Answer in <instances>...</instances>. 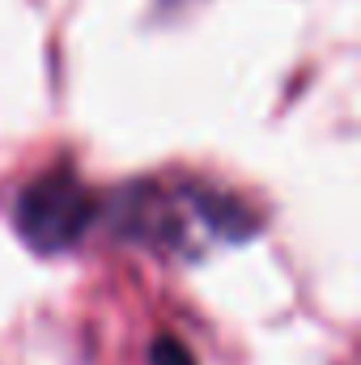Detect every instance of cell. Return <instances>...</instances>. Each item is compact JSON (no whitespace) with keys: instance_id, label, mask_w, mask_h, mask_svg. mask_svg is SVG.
Returning <instances> with one entry per match:
<instances>
[{"instance_id":"obj_2","label":"cell","mask_w":361,"mask_h":365,"mask_svg":"<svg viewBox=\"0 0 361 365\" xmlns=\"http://www.w3.org/2000/svg\"><path fill=\"white\" fill-rule=\"evenodd\" d=\"M149 361H153V365H195V361H191V353L183 349L175 336H158V340H153V349H149Z\"/></svg>"},{"instance_id":"obj_1","label":"cell","mask_w":361,"mask_h":365,"mask_svg":"<svg viewBox=\"0 0 361 365\" xmlns=\"http://www.w3.org/2000/svg\"><path fill=\"white\" fill-rule=\"evenodd\" d=\"M93 195L73 170H47L17 195V234L34 251H68L90 230Z\"/></svg>"}]
</instances>
